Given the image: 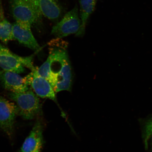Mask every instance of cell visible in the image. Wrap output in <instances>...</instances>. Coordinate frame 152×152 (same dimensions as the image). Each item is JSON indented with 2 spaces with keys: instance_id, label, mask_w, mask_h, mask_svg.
<instances>
[{
  "instance_id": "obj_10",
  "label": "cell",
  "mask_w": 152,
  "mask_h": 152,
  "mask_svg": "<svg viewBox=\"0 0 152 152\" xmlns=\"http://www.w3.org/2000/svg\"><path fill=\"white\" fill-rule=\"evenodd\" d=\"M0 80L4 87L11 92L23 93L29 89L27 77H23L14 72L4 70L0 72Z\"/></svg>"
},
{
  "instance_id": "obj_11",
  "label": "cell",
  "mask_w": 152,
  "mask_h": 152,
  "mask_svg": "<svg viewBox=\"0 0 152 152\" xmlns=\"http://www.w3.org/2000/svg\"><path fill=\"white\" fill-rule=\"evenodd\" d=\"M98 0H80V28L75 34L77 37H82L85 33L86 27L90 15L94 11Z\"/></svg>"
},
{
  "instance_id": "obj_16",
  "label": "cell",
  "mask_w": 152,
  "mask_h": 152,
  "mask_svg": "<svg viewBox=\"0 0 152 152\" xmlns=\"http://www.w3.org/2000/svg\"><path fill=\"white\" fill-rule=\"evenodd\" d=\"M1 0H0V5H1Z\"/></svg>"
},
{
  "instance_id": "obj_14",
  "label": "cell",
  "mask_w": 152,
  "mask_h": 152,
  "mask_svg": "<svg viewBox=\"0 0 152 152\" xmlns=\"http://www.w3.org/2000/svg\"><path fill=\"white\" fill-rule=\"evenodd\" d=\"M145 131L147 138L151 135L152 133V118L149 120L146 125Z\"/></svg>"
},
{
  "instance_id": "obj_12",
  "label": "cell",
  "mask_w": 152,
  "mask_h": 152,
  "mask_svg": "<svg viewBox=\"0 0 152 152\" xmlns=\"http://www.w3.org/2000/svg\"><path fill=\"white\" fill-rule=\"evenodd\" d=\"M42 14L49 20L58 19L61 14V8L56 0H38Z\"/></svg>"
},
{
  "instance_id": "obj_2",
  "label": "cell",
  "mask_w": 152,
  "mask_h": 152,
  "mask_svg": "<svg viewBox=\"0 0 152 152\" xmlns=\"http://www.w3.org/2000/svg\"><path fill=\"white\" fill-rule=\"evenodd\" d=\"M8 96L16 102L19 115L24 119L32 120L41 115V107L39 99L31 88L23 93L11 92Z\"/></svg>"
},
{
  "instance_id": "obj_5",
  "label": "cell",
  "mask_w": 152,
  "mask_h": 152,
  "mask_svg": "<svg viewBox=\"0 0 152 152\" xmlns=\"http://www.w3.org/2000/svg\"><path fill=\"white\" fill-rule=\"evenodd\" d=\"M11 13L16 22L35 24L40 20V15L28 0H9Z\"/></svg>"
},
{
  "instance_id": "obj_7",
  "label": "cell",
  "mask_w": 152,
  "mask_h": 152,
  "mask_svg": "<svg viewBox=\"0 0 152 152\" xmlns=\"http://www.w3.org/2000/svg\"><path fill=\"white\" fill-rule=\"evenodd\" d=\"M38 69V68L36 67L35 69L26 76L29 85L40 97L48 98L58 104L56 92L50 83L39 75Z\"/></svg>"
},
{
  "instance_id": "obj_9",
  "label": "cell",
  "mask_w": 152,
  "mask_h": 152,
  "mask_svg": "<svg viewBox=\"0 0 152 152\" xmlns=\"http://www.w3.org/2000/svg\"><path fill=\"white\" fill-rule=\"evenodd\" d=\"M31 26L29 23L16 22L13 25V35L19 43L38 52L41 48L32 33Z\"/></svg>"
},
{
  "instance_id": "obj_8",
  "label": "cell",
  "mask_w": 152,
  "mask_h": 152,
  "mask_svg": "<svg viewBox=\"0 0 152 152\" xmlns=\"http://www.w3.org/2000/svg\"><path fill=\"white\" fill-rule=\"evenodd\" d=\"M44 124L38 117L28 136L26 138L19 152H41L44 144L43 135Z\"/></svg>"
},
{
  "instance_id": "obj_3",
  "label": "cell",
  "mask_w": 152,
  "mask_h": 152,
  "mask_svg": "<svg viewBox=\"0 0 152 152\" xmlns=\"http://www.w3.org/2000/svg\"><path fill=\"white\" fill-rule=\"evenodd\" d=\"M33 58L34 56H18L0 43V67L4 71L22 73L25 71L26 66L33 71L36 67L33 64Z\"/></svg>"
},
{
  "instance_id": "obj_15",
  "label": "cell",
  "mask_w": 152,
  "mask_h": 152,
  "mask_svg": "<svg viewBox=\"0 0 152 152\" xmlns=\"http://www.w3.org/2000/svg\"><path fill=\"white\" fill-rule=\"evenodd\" d=\"M28 1H29V2L35 7V8L36 9V10H37L38 12L39 13L40 15H42L40 8L38 0H28Z\"/></svg>"
},
{
  "instance_id": "obj_13",
  "label": "cell",
  "mask_w": 152,
  "mask_h": 152,
  "mask_svg": "<svg viewBox=\"0 0 152 152\" xmlns=\"http://www.w3.org/2000/svg\"><path fill=\"white\" fill-rule=\"evenodd\" d=\"M0 39L5 44L15 39L13 25L5 18L1 2L0 5Z\"/></svg>"
},
{
  "instance_id": "obj_1",
  "label": "cell",
  "mask_w": 152,
  "mask_h": 152,
  "mask_svg": "<svg viewBox=\"0 0 152 152\" xmlns=\"http://www.w3.org/2000/svg\"><path fill=\"white\" fill-rule=\"evenodd\" d=\"M49 54L39 68V75L49 82L56 93L71 91L73 75L68 54V43L56 38L48 43Z\"/></svg>"
},
{
  "instance_id": "obj_17",
  "label": "cell",
  "mask_w": 152,
  "mask_h": 152,
  "mask_svg": "<svg viewBox=\"0 0 152 152\" xmlns=\"http://www.w3.org/2000/svg\"><path fill=\"white\" fill-rule=\"evenodd\" d=\"M151 135L152 136V133Z\"/></svg>"
},
{
  "instance_id": "obj_6",
  "label": "cell",
  "mask_w": 152,
  "mask_h": 152,
  "mask_svg": "<svg viewBox=\"0 0 152 152\" xmlns=\"http://www.w3.org/2000/svg\"><path fill=\"white\" fill-rule=\"evenodd\" d=\"M18 115L16 104L0 96V128L9 138L14 135L15 119Z\"/></svg>"
},
{
  "instance_id": "obj_4",
  "label": "cell",
  "mask_w": 152,
  "mask_h": 152,
  "mask_svg": "<svg viewBox=\"0 0 152 152\" xmlns=\"http://www.w3.org/2000/svg\"><path fill=\"white\" fill-rule=\"evenodd\" d=\"M81 25L78 7L77 4L64 15L60 22L53 26L51 34L56 38L62 39L72 34H77Z\"/></svg>"
}]
</instances>
